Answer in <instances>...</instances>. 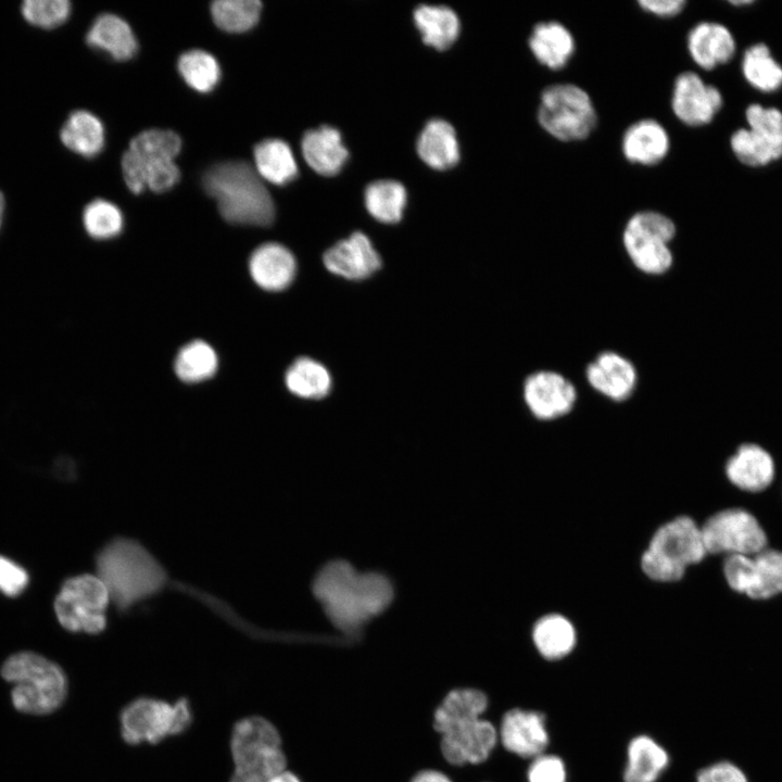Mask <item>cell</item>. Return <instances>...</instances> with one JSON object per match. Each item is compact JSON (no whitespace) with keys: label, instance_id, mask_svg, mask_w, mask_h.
<instances>
[{"label":"cell","instance_id":"1","mask_svg":"<svg viewBox=\"0 0 782 782\" xmlns=\"http://www.w3.org/2000/svg\"><path fill=\"white\" fill-rule=\"evenodd\" d=\"M313 592L329 620L341 631L355 634L391 603L390 581L376 572H360L346 562L325 565L315 577Z\"/></svg>","mask_w":782,"mask_h":782},{"label":"cell","instance_id":"2","mask_svg":"<svg viewBox=\"0 0 782 782\" xmlns=\"http://www.w3.org/2000/svg\"><path fill=\"white\" fill-rule=\"evenodd\" d=\"M96 569L121 613L157 594L167 581L162 564L140 542L124 537L98 552Z\"/></svg>","mask_w":782,"mask_h":782},{"label":"cell","instance_id":"3","mask_svg":"<svg viewBox=\"0 0 782 782\" xmlns=\"http://www.w3.org/2000/svg\"><path fill=\"white\" fill-rule=\"evenodd\" d=\"M202 182L226 220L255 226H267L274 220V201L260 175L248 163L227 161L213 165L203 175Z\"/></svg>","mask_w":782,"mask_h":782},{"label":"cell","instance_id":"4","mask_svg":"<svg viewBox=\"0 0 782 782\" xmlns=\"http://www.w3.org/2000/svg\"><path fill=\"white\" fill-rule=\"evenodd\" d=\"M1 676L14 684L12 704L24 714H51L67 695V679L63 669L34 652L11 655L1 667Z\"/></svg>","mask_w":782,"mask_h":782},{"label":"cell","instance_id":"5","mask_svg":"<svg viewBox=\"0 0 782 782\" xmlns=\"http://www.w3.org/2000/svg\"><path fill=\"white\" fill-rule=\"evenodd\" d=\"M707 554L701 527L692 518L680 516L657 529L642 555L641 567L655 581L673 582Z\"/></svg>","mask_w":782,"mask_h":782},{"label":"cell","instance_id":"6","mask_svg":"<svg viewBox=\"0 0 782 782\" xmlns=\"http://www.w3.org/2000/svg\"><path fill=\"white\" fill-rule=\"evenodd\" d=\"M535 116L543 131L560 142L583 141L598 124L591 94L575 83L545 86L540 92Z\"/></svg>","mask_w":782,"mask_h":782},{"label":"cell","instance_id":"7","mask_svg":"<svg viewBox=\"0 0 782 782\" xmlns=\"http://www.w3.org/2000/svg\"><path fill=\"white\" fill-rule=\"evenodd\" d=\"M676 234V224L668 215L659 211L641 210L626 222L622 244L638 269L648 275H661L672 266L670 243Z\"/></svg>","mask_w":782,"mask_h":782},{"label":"cell","instance_id":"8","mask_svg":"<svg viewBox=\"0 0 782 782\" xmlns=\"http://www.w3.org/2000/svg\"><path fill=\"white\" fill-rule=\"evenodd\" d=\"M109 591L98 576L83 573L66 579L54 600L60 625L71 632L101 633L106 627Z\"/></svg>","mask_w":782,"mask_h":782},{"label":"cell","instance_id":"9","mask_svg":"<svg viewBox=\"0 0 782 782\" xmlns=\"http://www.w3.org/2000/svg\"><path fill=\"white\" fill-rule=\"evenodd\" d=\"M192 720L186 698L174 704L155 698L141 697L129 703L121 714V733L124 741L136 745L143 742L156 744L163 739L188 729Z\"/></svg>","mask_w":782,"mask_h":782},{"label":"cell","instance_id":"10","mask_svg":"<svg viewBox=\"0 0 782 782\" xmlns=\"http://www.w3.org/2000/svg\"><path fill=\"white\" fill-rule=\"evenodd\" d=\"M701 529L708 554L754 555L767 548L765 529L744 508L731 507L717 512Z\"/></svg>","mask_w":782,"mask_h":782},{"label":"cell","instance_id":"11","mask_svg":"<svg viewBox=\"0 0 782 782\" xmlns=\"http://www.w3.org/2000/svg\"><path fill=\"white\" fill-rule=\"evenodd\" d=\"M722 570L728 585L749 598L768 600L782 593V551L767 547L754 555H730Z\"/></svg>","mask_w":782,"mask_h":782},{"label":"cell","instance_id":"12","mask_svg":"<svg viewBox=\"0 0 782 782\" xmlns=\"http://www.w3.org/2000/svg\"><path fill=\"white\" fill-rule=\"evenodd\" d=\"M722 104L720 90L707 84L697 73L685 71L676 76L670 109L680 123L689 127L705 126L714 121Z\"/></svg>","mask_w":782,"mask_h":782},{"label":"cell","instance_id":"13","mask_svg":"<svg viewBox=\"0 0 782 782\" xmlns=\"http://www.w3.org/2000/svg\"><path fill=\"white\" fill-rule=\"evenodd\" d=\"M524 400L534 417L551 420L567 415L573 408L577 390L562 374L539 370L525 380Z\"/></svg>","mask_w":782,"mask_h":782},{"label":"cell","instance_id":"14","mask_svg":"<svg viewBox=\"0 0 782 782\" xmlns=\"http://www.w3.org/2000/svg\"><path fill=\"white\" fill-rule=\"evenodd\" d=\"M497 733L505 749L522 758L532 759L545 753L550 744L545 716L533 709L506 711Z\"/></svg>","mask_w":782,"mask_h":782},{"label":"cell","instance_id":"15","mask_svg":"<svg viewBox=\"0 0 782 782\" xmlns=\"http://www.w3.org/2000/svg\"><path fill=\"white\" fill-rule=\"evenodd\" d=\"M499 740L495 727L479 718L442 734L441 752L452 765L480 764L487 760Z\"/></svg>","mask_w":782,"mask_h":782},{"label":"cell","instance_id":"16","mask_svg":"<svg viewBox=\"0 0 782 782\" xmlns=\"http://www.w3.org/2000/svg\"><path fill=\"white\" fill-rule=\"evenodd\" d=\"M671 138L664 124L653 117L631 123L622 133L620 150L625 160L633 165L656 166L669 154Z\"/></svg>","mask_w":782,"mask_h":782},{"label":"cell","instance_id":"17","mask_svg":"<svg viewBox=\"0 0 782 782\" xmlns=\"http://www.w3.org/2000/svg\"><path fill=\"white\" fill-rule=\"evenodd\" d=\"M122 172L127 187L134 193L142 192L146 187L154 192L167 191L180 177L174 159L129 148L122 157Z\"/></svg>","mask_w":782,"mask_h":782},{"label":"cell","instance_id":"18","mask_svg":"<svg viewBox=\"0 0 782 782\" xmlns=\"http://www.w3.org/2000/svg\"><path fill=\"white\" fill-rule=\"evenodd\" d=\"M323 260L330 273L351 280L368 278L381 267L380 255L361 231L338 241L325 252Z\"/></svg>","mask_w":782,"mask_h":782},{"label":"cell","instance_id":"19","mask_svg":"<svg viewBox=\"0 0 782 782\" xmlns=\"http://www.w3.org/2000/svg\"><path fill=\"white\" fill-rule=\"evenodd\" d=\"M527 45L533 59L550 71H560L572 60L577 41L572 31L555 20L540 21L534 24L528 36Z\"/></svg>","mask_w":782,"mask_h":782},{"label":"cell","instance_id":"20","mask_svg":"<svg viewBox=\"0 0 782 782\" xmlns=\"http://www.w3.org/2000/svg\"><path fill=\"white\" fill-rule=\"evenodd\" d=\"M686 50L699 68L711 71L733 58L735 40L727 26L718 22L703 21L689 30Z\"/></svg>","mask_w":782,"mask_h":782},{"label":"cell","instance_id":"21","mask_svg":"<svg viewBox=\"0 0 782 782\" xmlns=\"http://www.w3.org/2000/svg\"><path fill=\"white\" fill-rule=\"evenodd\" d=\"M589 384L613 401L627 400L634 391L638 374L625 356L606 351L591 362L585 370Z\"/></svg>","mask_w":782,"mask_h":782},{"label":"cell","instance_id":"22","mask_svg":"<svg viewBox=\"0 0 782 782\" xmlns=\"http://www.w3.org/2000/svg\"><path fill=\"white\" fill-rule=\"evenodd\" d=\"M774 472L772 456L755 443L740 445L726 464L729 481L746 492L764 491L773 481Z\"/></svg>","mask_w":782,"mask_h":782},{"label":"cell","instance_id":"23","mask_svg":"<svg viewBox=\"0 0 782 782\" xmlns=\"http://www.w3.org/2000/svg\"><path fill=\"white\" fill-rule=\"evenodd\" d=\"M253 280L268 291H280L290 286L297 274L292 252L277 242H267L255 249L249 261Z\"/></svg>","mask_w":782,"mask_h":782},{"label":"cell","instance_id":"24","mask_svg":"<svg viewBox=\"0 0 782 782\" xmlns=\"http://www.w3.org/2000/svg\"><path fill=\"white\" fill-rule=\"evenodd\" d=\"M301 150L306 163L325 176L338 174L349 157L341 133L329 125L307 130L302 137Z\"/></svg>","mask_w":782,"mask_h":782},{"label":"cell","instance_id":"25","mask_svg":"<svg viewBox=\"0 0 782 782\" xmlns=\"http://www.w3.org/2000/svg\"><path fill=\"white\" fill-rule=\"evenodd\" d=\"M668 752L652 736L640 734L627 746L623 782H656L669 766Z\"/></svg>","mask_w":782,"mask_h":782},{"label":"cell","instance_id":"26","mask_svg":"<svg viewBox=\"0 0 782 782\" xmlns=\"http://www.w3.org/2000/svg\"><path fill=\"white\" fill-rule=\"evenodd\" d=\"M417 152L430 167L446 169L459 160V144L454 127L442 118L426 123L417 139Z\"/></svg>","mask_w":782,"mask_h":782},{"label":"cell","instance_id":"27","mask_svg":"<svg viewBox=\"0 0 782 782\" xmlns=\"http://www.w3.org/2000/svg\"><path fill=\"white\" fill-rule=\"evenodd\" d=\"M277 747H281L279 732L267 719L251 716L235 724L230 739L235 765Z\"/></svg>","mask_w":782,"mask_h":782},{"label":"cell","instance_id":"28","mask_svg":"<svg viewBox=\"0 0 782 782\" xmlns=\"http://www.w3.org/2000/svg\"><path fill=\"white\" fill-rule=\"evenodd\" d=\"M86 41L90 47L104 51L117 61L131 59L138 49L137 39L128 23L110 13L101 14L94 20Z\"/></svg>","mask_w":782,"mask_h":782},{"label":"cell","instance_id":"29","mask_svg":"<svg viewBox=\"0 0 782 782\" xmlns=\"http://www.w3.org/2000/svg\"><path fill=\"white\" fill-rule=\"evenodd\" d=\"M487 708L488 697L480 690H453L434 712V729L443 734L461 724L481 718Z\"/></svg>","mask_w":782,"mask_h":782},{"label":"cell","instance_id":"30","mask_svg":"<svg viewBox=\"0 0 782 782\" xmlns=\"http://www.w3.org/2000/svg\"><path fill=\"white\" fill-rule=\"evenodd\" d=\"M255 171L265 180L282 186L298 175V164L290 146L277 138L258 142L253 150Z\"/></svg>","mask_w":782,"mask_h":782},{"label":"cell","instance_id":"31","mask_svg":"<svg viewBox=\"0 0 782 782\" xmlns=\"http://www.w3.org/2000/svg\"><path fill=\"white\" fill-rule=\"evenodd\" d=\"M532 641L542 657L558 660L572 652L577 634L573 625L566 617L551 614L534 623Z\"/></svg>","mask_w":782,"mask_h":782},{"label":"cell","instance_id":"32","mask_svg":"<svg viewBox=\"0 0 782 782\" xmlns=\"http://www.w3.org/2000/svg\"><path fill=\"white\" fill-rule=\"evenodd\" d=\"M413 16L424 42L439 50L449 48L459 34L458 16L446 5L420 4Z\"/></svg>","mask_w":782,"mask_h":782},{"label":"cell","instance_id":"33","mask_svg":"<svg viewBox=\"0 0 782 782\" xmlns=\"http://www.w3.org/2000/svg\"><path fill=\"white\" fill-rule=\"evenodd\" d=\"M60 136L66 148L85 157L96 156L104 146V128L101 121L84 110L68 115Z\"/></svg>","mask_w":782,"mask_h":782},{"label":"cell","instance_id":"34","mask_svg":"<svg viewBox=\"0 0 782 782\" xmlns=\"http://www.w3.org/2000/svg\"><path fill=\"white\" fill-rule=\"evenodd\" d=\"M364 200L365 206L373 217L381 223L393 224L403 216L407 192L400 181L380 179L367 185Z\"/></svg>","mask_w":782,"mask_h":782},{"label":"cell","instance_id":"35","mask_svg":"<svg viewBox=\"0 0 782 782\" xmlns=\"http://www.w3.org/2000/svg\"><path fill=\"white\" fill-rule=\"evenodd\" d=\"M285 381L290 392L303 399H321L331 389L328 369L310 357L295 360L287 369Z\"/></svg>","mask_w":782,"mask_h":782},{"label":"cell","instance_id":"36","mask_svg":"<svg viewBox=\"0 0 782 782\" xmlns=\"http://www.w3.org/2000/svg\"><path fill=\"white\" fill-rule=\"evenodd\" d=\"M742 72L757 90L772 92L782 87V66L765 43L753 45L744 52Z\"/></svg>","mask_w":782,"mask_h":782},{"label":"cell","instance_id":"37","mask_svg":"<svg viewBox=\"0 0 782 782\" xmlns=\"http://www.w3.org/2000/svg\"><path fill=\"white\" fill-rule=\"evenodd\" d=\"M218 365L214 349L202 340L180 349L175 360L176 375L185 382H200L212 377Z\"/></svg>","mask_w":782,"mask_h":782},{"label":"cell","instance_id":"38","mask_svg":"<svg viewBox=\"0 0 782 782\" xmlns=\"http://www.w3.org/2000/svg\"><path fill=\"white\" fill-rule=\"evenodd\" d=\"M735 157L743 164L757 167L782 157V147L777 146L749 128H740L730 139Z\"/></svg>","mask_w":782,"mask_h":782},{"label":"cell","instance_id":"39","mask_svg":"<svg viewBox=\"0 0 782 782\" xmlns=\"http://www.w3.org/2000/svg\"><path fill=\"white\" fill-rule=\"evenodd\" d=\"M178 71L185 81L199 92H209L216 87L220 78L217 60L203 50H190L178 60Z\"/></svg>","mask_w":782,"mask_h":782},{"label":"cell","instance_id":"40","mask_svg":"<svg viewBox=\"0 0 782 782\" xmlns=\"http://www.w3.org/2000/svg\"><path fill=\"white\" fill-rule=\"evenodd\" d=\"M262 3L257 0H217L211 5L215 24L230 33L252 28L258 21Z\"/></svg>","mask_w":782,"mask_h":782},{"label":"cell","instance_id":"41","mask_svg":"<svg viewBox=\"0 0 782 782\" xmlns=\"http://www.w3.org/2000/svg\"><path fill=\"white\" fill-rule=\"evenodd\" d=\"M83 224L90 237L109 239L122 231L124 218L121 210L115 204L97 199L88 203L84 209Z\"/></svg>","mask_w":782,"mask_h":782},{"label":"cell","instance_id":"42","mask_svg":"<svg viewBox=\"0 0 782 782\" xmlns=\"http://www.w3.org/2000/svg\"><path fill=\"white\" fill-rule=\"evenodd\" d=\"M21 12L31 25L53 28L68 18L71 2L67 0H25L22 3Z\"/></svg>","mask_w":782,"mask_h":782},{"label":"cell","instance_id":"43","mask_svg":"<svg viewBox=\"0 0 782 782\" xmlns=\"http://www.w3.org/2000/svg\"><path fill=\"white\" fill-rule=\"evenodd\" d=\"M749 129L782 147V112L775 108L751 104L745 112Z\"/></svg>","mask_w":782,"mask_h":782},{"label":"cell","instance_id":"44","mask_svg":"<svg viewBox=\"0 0 782 782\" xmlns=\"http://www.w3.org/2000/svg\"><path fill=\"white\" fill-rule=\"evenodd\" d=\"M530 760L528 782H567L566 765L559 756L545 752Z\"/></svg>","mask_w":782,"mask_h":782},{"label":"cell","instance_id":"45","mask_svg":"<svg viewBox=\"0 0 782 782\" xmlns=\"http://www.w3.org/2000/svg\"><path fill=\"white\" fill-rule=\"evenodd\" d=\"M29 581L25 568L12 559L0 555V592L7 596L15 597L27 586Z\"/></svg>","mask_w":782,"mask_h":782},{"label":"cell","instance_id":"46","mask_svg":"<svg viewBox=\"0 0 782 782\" xmlns=\"http://www.w3.org/2000/svg\"><path fill=\"white\" fill-rule=\"evenodd\" d=\"M696 782H748L744 772L730 761H718L701 769Z\"/></svg>","mask_w":782,"mask_h":782},{"label":"cell","instance_id":"47","mask_svg":"<svg viewBox=\"0 0 782 782\" xmlns=\"http://www.w3.org/2000/svg\"><path fill=\"white\" fill-rule=\"evenodd\" d=\"M688 2L685 0H640L639 8L658 18H672L680 15Z\"/></svg>","mask_w":782,"mask_h":782},{"label":"cell","instance_id":"48","mask_svg":"<svg viewBox=\"0 0 782 782\" xmlns=\"http://www.w3.org/2000/svg\"><path fill=\"white\" fill-rule=\"evenodd\" d=\"M411 782H452L445 774L434 771L425 770L417 773Z\"/></svg>","mask_w":782,"mask_h":782},{"label":"cell","instance_id":"49","mask_svg":"<svg viewBox=\"0 0 782 782\" xmlns=\"http://www.w3.org/2000/svg\"><path fill=\"white\" fill-rule=\"evenodd\" d=\"M270 782H301L299 778L290 771H282L274 777Z\"/></svg>","mask_w":782,"mask_h":782},{"label":"cell","instance_id":"50","mask_svg":"<svg viewBox=\"0 0 782 782\" xmlns=\"http://www.w3.org/2000/svg\"><path fill=\"white\" fill-rule=\"evenodd\" d=\"M4 207H5L4 197H3L2 192L0 191V228L2 225V220H3Z\"/></svg>","mask_w":782,"mask_h":782},{"label":"cell","instance_id":"51","mask_svg":"<svg viewBox=\"0 0 782 782\" xmlns=\"http://www.w3.org/2000/svg\"><path fill=\"white\" fill-rule=\"evenodd\" d=\"M752 2H753V1H749V0L731 1V3H732L733 5H747V4L752 3Z\"/></svg>","mask_w":782,"mask_h":782}]
</instances>
